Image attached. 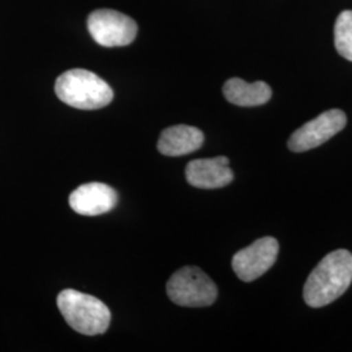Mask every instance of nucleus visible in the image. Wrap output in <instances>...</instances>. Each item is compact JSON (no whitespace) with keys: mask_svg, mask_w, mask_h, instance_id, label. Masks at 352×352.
<instances>
[{"mask_svg":"<svg viewBox=\"0 0 352 352\" xmlns=\"http://www.w3.org/2000/svg\"><path fill=\"white\" fill-rule=\"evenodd\" d=\"M352 283V253L346 250L330 252L309 274L304 286V300L312 308H321L340 298Z\"/></svg>","mask_w":352,"mask_h":352,"instance_id":"f257e3e1","label":"nucleus"},{"mask_svg":"<svg viewBox=\"0 0 352 352\" xmlns=\"http://www.w3.org/2000/svg\"><path fill=\"white\" fill-rule=\"evenodd\" d=\"M55 93L60 101L78 110H98L110 104L113 98V89L103 78L81 68L59 76Z\"/></svg>","mask_w":352,"mask_h":352,"instance_id":"f03ea898","label":"nucleus"},{"mask_svg":"<svg viewBox=\"0 0 352 352\" xmlns=\"http://www.w3.org/2000/svg\"><path fill=\"white\" fill-rule=\"evenodd\" d=\"M58 308L67 324L80 334L98 336L106 333L111 312L100 299L76 289H63L56 299Z\"/></svg>","mask_w":352,"mask_h":352,"instance_id":"7ed1b4c3","label":"nucleus"},{"mask_svg":"<svg viewBox=\"0 0 352 352\" xmlns=\"http://www.w3.org/2000/svg\"><path fill=\"white\" fill-rule=\"evenodd\" d=\"M166 289L171 302L190 308L209 307L218 296L215 283L196 266H184L177 270L168 279Z\"/></svg>","mask_w":352,"mask_h":352,"instance_id":"20e7f679","label":"nucleus"},{"mask_svg":"<svg viewBox=\"0 0 352 352\" xmlns=\"http://www.w3.org/2000/svg\"><path fill=\"white\" fill-rule=\"evenodd\" d=\"M89 33L104 47L131 45L138 36V24L124 13L113 10H97L88 17Z\"/></svg>","mask_w":352,"mask_h":352,"instance_id":"39448f33","label":"nucleus"},{"mask_svg":"<svg viewBox=\"0 0 352 352\" xmlns=\"http://www.w3.org/2000/svg\"><path fill=\"white\" fill-rule=\"evenodd\" d=\"M347 124V116L342 110L333 109L318 115L314 120L296 129L289 139V151H311L340 133Z\"/></svg>","mask_w":352,"mask_h":352,"instance_id":"423d86ee","label":"nucleus"},{"mask_svg":"<svg viewBox=\"0 0 352 352\" xmlns=\"http://www.w3.org/2000/svg\"><path fill=\"white\" fill-rule=\"evenodd\" d=\"M279 243L272 236L256 240L250 247L236 252L232 257V269L243 282H253L263 277L276 264Z\"/></svg>","mask_w":352,"mask_h":352,"instance_id":"0eeeda50","label":"nucleus"},{"mask_svg":"<svg viewBox=\"0 0 352 352\" xmlns=\"http://www.w3.org/2000/svg\"><path fill=\"white\" fill-rule=\"evenodd\" d=\"M118 204V193L104 183H87L76 188L69 196L74 212L81 215H101L113 210Z\"/></svg>","mask_w":352,"mask_h":352,"instance_id":"6e6552de","label":"nucleus"},{"mask_svg":"<svg viewBox=\"0 0 352 352\" xmlns=\"http://www.w3.org/2000/svg\"><path fill=\"white\" fill-rule=\"evenodd\" d=\"M228 162L227 157L190 161L186 167L187 182L196 188H223L234 180Z\"/></svg>","mask_w":352,"mask_h":352,"instance_id":"1a4fd4ad","label":"nucleus"},{"mask_svg":"<svg viewBox=\"0 0 352 352\" xmlns=\"http://www.w3.org/2000/svg\"><path fill=\"white\" fill-rule=\"evenodd\" d=\"M204 140V133L196 126H168L158 140V151L167 157L187 155L200 149Z\"/></svg>","mask_w":352,"mask_h":352,"instance_id":"9d476101","label":"nucleus"},{"mask_svg":"<svg viewBox=\"0 0 352 352\" xmlns=\"http://www.w3.org/2000/svg\"><path fill=\"white\" fill-rule=\"evenodd\" d=\"M223 94L227 101L240 107L261 106L272 98V89L264 81L245 82L244 80L234 77L226 81Z\"/></svg>","mask_w":352,"mask_h":352,"instance_id":"9b49d317","label":"nucleus"},{"mask_svg":"<svg viewBox=\"0 0 352 352\" xmlns=\"http://www.w3.org/2000/svg\"><path fill=\"white\" fill-rule=\"evenodd\" d=\"M334 43L340 56L352 62V11H343L334 26Z\"/></svg>","mask_w":352,"mask_h":352,"instance_id":"f8f14e48","label":"nucleus"}]
</instances>
